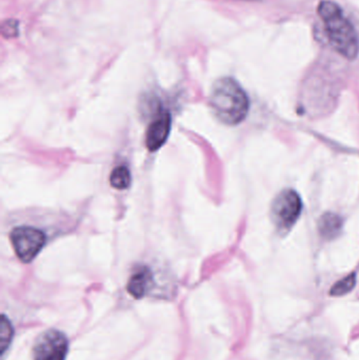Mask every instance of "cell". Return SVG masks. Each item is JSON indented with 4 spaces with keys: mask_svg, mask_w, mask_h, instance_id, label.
<instances>
[{
    "mask_svg": "<svg viewBox=\"0 0 359 360\" xmlns=\"http://www.w3.org/2000/svg\"><path fill=\"white\" fill-rule=\"evenodd\" d=\"M319 15L335 51L346 59L354 60L359 53V37L342 8L331 0H323L319 6Z\"/></svg>",
    "mask_w": 359,
    "mask_h": 360,
    "instance_id": "obj_1",
    "label": "cell"
},
{
    "mask_svg": "<svg viewBox=\"0 0 359 360\" xmlns=\"http://www.w3.org/2000/svg\"><path fill=\"white\" fill-rule=\"evenodd\" d=\"M216 117L229 126H236L247 117L250 100L240 84L230 77L222 78L214 84L210 97Z\"/></svg>",
    "mask_w": 359,
    "mask_h": 360,
    "instance_id": "obj_2",
    "label": "cell"
},
{
    "mask_svg": "<svg viewBox=\"0 0 359 360\" xmlns=\"http://www.w3.org/2000/svg\"><path fill=\"white\" fill-rule=\"evenodd\" d=\"M12 246L17 257L22 262H32L47 243L45 232L30 225H20L10 234Z\"/></svg>",
    "mask_w": 359,
    "mask_h": 360,
    "instance_id": "obj_3",
    "label": "cell"
},
{
    "mask_svg": "<svg viewBox=\"0 0 359 360\" xmlns=\"http://www.w3.org/2000/svg\"><path fill=\"white\" fill-rule=\"evenodd\" d=\"M303 202L300 196L292 189L280 192L273 204L271 214L276 227L282 231L290 230L300 217Z\"/></svg>",
    "mask_w": 359,
    "mask_h": 360,
    "instance_id": "obj_4",
    "label": "cell"
},
{
    "mask_svg": "<svg viewBox=\"0 0 359 360\" xmlns=\"http://www.w3.org/2000/svg\"><path fill=\"white\" fill-rule=\"evenodd\" d=\"M68 339L63 333L49 330L43 333L34 345V360H65Z\"/></svg>",
    "mask_w": 359,
    "mask_h": 360,
    "instance_id": "obj_5",
    "label": "cell"
},
{
    "mask_svg": "<svg viewBox=\"0 0 359 360\" xmlns=\"http://www.w3.org/2000/svg\"><path fill=\"white\" fill-rule=\"evenodd\" d=\"M171 125L172 119L170 113L166 110L162 111V113L153 120L148 126L146 135V144L148 151L154 152L160 150L166 144L170 134Z\"/></svg>",
    "mask_w": 359,
    "mask_h": 360,
    "instance_id": "obj_6",
    "label": "cell"
},
{
    "mask_svg": "<svg viewBox=\"0 0 359 360\" xmlns=\"http://www.w3.org/2000/svg\"><path fill=\"white\" fill-rule=\"evenodd\" d=\"M151 278H152V275L148 268L144 267V268L139 269L130 278L129 283H128V292L133 297L139 299L148 291Z\"/></svg>",
    "mask_w": 359,
    "mask_h": 360,
    "instance_id": "obj_7",
    "label": "cell"
},
{
    "mask_svg": "<svg viewBox=\"0 0 359 360\" xmlns=\"http://www.w3.org/2000/svg\"><path fill=\"white\" fill-rule=\"evenodd\" d=\"M342 219L334 213H326L319 221V231L325 239H334L342 232Z\"/></svg>",
    "mask_w": 359,
    "mask_h": 360,
    "instance_id": "obj_8",
    "label": "cell"
},
{
    "mask_svg": "<svg viewBox=\"0 0 359 360\" xmlns=\"http://www.w3.org/2000/svg\"><path fill=\"white\" fill-rule=\"evenodd\" d=\"M131 173L125 165H119L113 170L110 176V183L113 188L119 190H125L131 185Z\"/></svg>",
    "mask_w": 359,
    "mask_h": 360,
    "instance_id": "obj_9",
    "label": "cell"
},
{
    "mask_svg": "<svg viewBox=\"0 0 359 360\" xmlns=\"http://www.w3.org/2000/svg\"><path fill=\"white\" fill-rule=\"evenodd\" d=\"M356 285V276L355 274H350L344 277L342 280L336 283L332 287L330 294L333 296H344L350 293Z\"/></svg>",
    "mask_w": 359,
    "mask_h": 360,
    "instance_id": "obj_10",
    "label": "cell"
},
{
    "mask_svg": "<svg viewBox=\"0 0 359 360\" xmlns=\"http://www.w3.org/2000/svg\"><path fill=\"white\" fill-rule=\"evenodd\" d=\"M13 338V327H12L10 320L3 315L1 322H0V345H1V353H5L6 350L11 343Z\"/></svg>",
    "mask_w": 359,
    "mask_h": 360,
    "instance_id": "obj_11",
    "label": "cell"
},
{
    "mask_svg": "<svg viewBox=\"0 0 359 360\" xmlns=\"http://www.w3.org/2000/svg\"><path fill=\"white\" fill-rule=\"evenodd\" d=\"M3 28H8V30H3V33L5 36L11 37L12 34H15L16 32L12 31V28H16V24H11V22H8V24H3Z\"/></svg>",
    "mask_w": 359,
    "mask_h": 360,
    "instance_id": "obj_12",
    "label": "cell"
}]
</instances>
